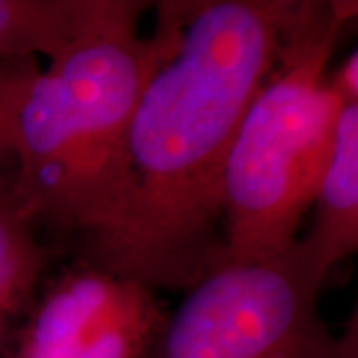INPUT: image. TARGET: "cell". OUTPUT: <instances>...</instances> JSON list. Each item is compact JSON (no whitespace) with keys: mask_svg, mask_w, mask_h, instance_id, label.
I'll return each mask as SVG.
<instances>
[{"mask_svg":"<svg viewBox=\"0 0 358 358\" xmlns=\"http://www.w3.org/2000/svg\"><path fill=\"white\" fill-rule=\"evenodd\" d=\"M296 6L299 0L157 4L155 64L126 141V201L106 229L80 241L88 265L150 291H187L221 261L227 154Z\"/></svg>","mask_w":358,"mask_h":358,"instance_id":"cell-1","label":"cell"},{"mask_svg":"<svg viewBox=\"0 0 358 358\" xmlns=\"http://www.w3.org/2000/svg\"><path fill=\"white\" fill-rule=\"evenodd\" d=\"M143 2L98 0L84 28L44 70H22L13 92V199L80 241L106 229L128 193L129 124L155 64L138 34Z\"/></svg>","mask_w":358,"mask_h":358,"instance_id":"cell-2","label":"cell"},{"mask_svg":"<svg viewBox=\"0 0 358 358\" xmlns=\"http://www.w3.org/2000/svg\"><path fill=\"white\" fill-rule=\"evenodd\" d=\"M357 2L299 0L271 74L233 138L221 183L225 259L257 261L296 241L331 154L343 103L327 88Z\"/></svg>","mask_w":358,"mask_h":358,"instance_id":"cell-3","label":"cell"},{"mask_svg":"<svg viewBox=\"0 0 358 358\" xmlns=\"http://www.w3.org/2000/svg\"><path fill=\"white\" fill-rule=\"evenodd\" d=\"M296 241L267 259L221 257L164 315L141 358H357V327L331 333L319 310L324 279Z\"/></svg>","mask_w":358,"mask_h":358,"instance_id":"cell-4","label":"cell"},{"mask_svg":"<svg viewBox=\"0 0 358 358\" xmlns=\"http://www.w3.org/2000/svg\"><path fill=\"white\" fill-rule=\"evenodd\" d=\"M152 293L88 263L70 271L30 308L18 358H78L115 327L157 310Z\"/></svg>","mask_w":358,"mask_h":358,"instance_id":"cell-5","label":"cell"},{"mask_svg":"<svg viewBox=\"0 0 358 358\" xmlns=\"http://www.w3.org/2000/svg\"><path fill=\"white\" fill-rule=\"evenodd\" d=\"M315 221L299 249L322 279L358 249V103L341 106L315 193Z\"/></svg>","mask_w":358,"mask_h":358,"instance_id":"cell-6","label":"cell"},{"mask_svg":"<svg viewBox=\"0 0 358 358\" xmlns=\"http://www.w3.org/2000/svg\"><path fill=\"white\" fill-rule=\"evenodd\" d=\"M98 0H0V58H54L76 38Z\"/></svg>","mask_w":358,"mask_h":358,"instance_id":"cell-7","label":"cell"},{"mask_svg":"<svg viewBox=\"0 0 358 358\" xmlns=\"http://www.w3.org/2000/svg\"><path fill=\"white\" fill-rule=\"evenodd\" d=\"M46 267V249L36 241L32 221L13 193H0V345L20 315L30 313Z\"/></svg>","mask_w":358,"mask_h":358,"instance_id":"cell-8","label":"cell"},{"mask_svg":"<svg viewBox=\"0 0 358 358\" xmlns=\"http://www.w3.org/2000/svg\"><path fill=\"white\" fill-rule=\"evenodd\" d=\"M327 88L343 103H358V54L352 50L341 64L327 74Z\"/></svg>","mask_w":358,"mask_h":358,"instance_id":"cell-9","label":"cell"},{"mask_svg":"<svg viewBox=\"0 0 358 358\" xmlns=\"http://www.w3.org/2000/svg\"><path fill=\"white\" fill-rule=\"evenodd\" d=\"M22 70H18V74L13 82L8 84V88L0 92V169L14 162V134H13V92L16 86V80L20 76Z\"/></svg>","mask_w":358,"mask_h":358,"instance_id":"cell-10","label":"cell"},{"mask_svg":"<svg viewBox=\"0 0 358 358\" xmlns=\"http://www.w3.org/2000/svg\"><path fill=\"white\" fill-rule=\"evenodd\" d=\"M16 74H18V70H4V68H0V92L8 88V84L16 78Z\"/></svg>","mask_w":358,"mask_h":358,"instance_id":"cell-11","label":"cell"}]
</instances>
